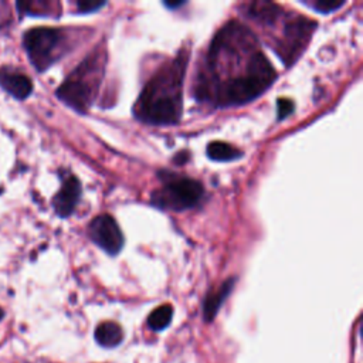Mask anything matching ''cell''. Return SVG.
<instances>
[{"label": "cell", "mask_w": 363, "mask_h": 363, "mask_svg": "<svg viewBox=\"0 0 363 363\" xmlns=\"http://www.w3.org/2000/svg\"><path fill=\"white\" fill-rule=\"evenodd\" d=\"M79 197H81V183L75 176H68L62 182L61 189L52 199V206L55 213L61 217L69 216L74 211Z\"/></svg>", "instance_id": "cell-8"}, {"label": "cell", "mask_w": 363, "mask_h": 363, "mask_svg": "<svg viewBox=\"0 0 363 363\" xmlns=\"http://www.w3.org/2000/svg\"><path fill=\"white\" fill-rule=\"evenodd\" d=\"M173 316V308L170 305H162L152 311V313L147 318V325L155 330L164 329Z\"/></svg>", "instance_id": "cell-14"}, {"label": "cell", "mask_w": 363, "mask_h": 363, "mask_svg": "<svg viewBox=\"0 0 363 363\" xmlns=\"http://www.w3.org/2000/svg\"><path fill=\"white\" fill-rule=\"evenodd\" d=\"M233 285H234V278L227 279V281H224L221 284L220 288L211 291L207 295V298L204 301V306H203V313H204L206 320H211L214 318V315L217 313L220 305L223 303V301L227 298V295L233 289Z\"/></svg>", "instance_id": "cell-10"}, {"label": "cell", "mask_w": 363, "mask_h": 363, "mask_svg": "<svg viewBox=\"0 0 363 363\" xmlns=\"http://www.w3.org/2000/svg\"><path fill=\"white\" fill-rule=\"evenodd\" d=\"M275 78L277 72L254 34L245 26L230 21L211 41L196 96L220 106L241 105L259 96Z\"/></svg>", "instance_id": "cell-1"}, {"label": "cell", "mask_w": 363, "mask_h": 363, "mask_svg": "<svg viewBox=\"0 0 363 363\" xmlns=\"http://www.w3.org/2000/svg\"><path fill=\"white\" fill-rule=\"evenodd\" d=\"M248 16L262 24H272L282 16V10L271 1H254L248 4Z\"/></svg>", "instance_id": "cell-11"}, {"label": "cell", "mask_w": 363, "mask_h": 363, "mask_svg": "<svg viewBox=\"0 0 363 363\" xmlns=\"http://www.w3.org/2000/svg\"><path fill=\"white\" fill-rule=\"evenodd\" d=\"M105 47H98L57 89V96L78 112H85L98 94L105 72Z\"/></svg>", "instance_id": "cell-3"}, {"label": "cell", "mask_w": 363, "mask_h": 363, "mask_svg": "<svg viewBox=\"0 0 363 363\" xmlns=\"http://www.w3.org/2000/svg\"><path fill=\"white\" fill-rule=\"evenodd\" d=\"M294 102L291 99L286 98H279L278 104H277V112H278V119H284L288 115L292 113L294 111Z\"/></svg>", "instance_id": "cell-16"}, {"label": "cell", "mask_w": 363, "mask_h": 363, "mask_svg": "<svg viewBox=\"0 0 363 363\" xmlns=\"http://www.w3.org/2000/svg\"><path fill=\"white\" fill-rule=\"evenodd\" d=\"M203 186L197 180L187 177L169 179L160 190L152 194V203L159 208L180 211L194 207L203 197Z\"/></svg>", "instance_id": "cell-4"}, {"label": "cell", "mask_w": 363, "mask_h": 363, "mask_svg": "<svg viewBox=\"0 0 363 363\" xmlns=\"http://www.w3.org/2000/svg\"><path fill=\"white\" fill-rule=\"evenodd\" d=\"M89 238L105 252L115 255L123 247V235L122 231L109 214L96 216L88 225Z\"/></svg>", "instance_id": "cell-7"}, {"label": "cell", "mask_w": 363, "mask_h": 363, "mask_svg": "<svg viewBox=\"0 0 363 363\" xmlns=\"http://www.w3.org/2000/svg\"><path fill=\"white\" fill-rule=\"evenodd\" d=\"M189 52L163 65L145 85L135 104V116L152 125H174L182 115V89Z\"/></svg>", "instance_id": "cell-2"}, {"label": "cell", "mask_w": 363, "mask_h": 363, "mask_svg": "<svg viewBox=\"0 0 363 363\" xmlns=\"http://www.w3.org/2000/svg\"><path fill=\"white\" fill-rule=\"evenodd\" d=\"M123 332L122 328L115 322H102L95 329V340L105 347L116 346L122 342Z\"/></svg>", "instance_id": "cell-12"}, {"label": "cell", "mask_w": 363, "mask_h": 363, "mask_svg": "<svg viewBox=\"0 0 363 363\" xmlns=\"http://www.w3.org/2000/svg\"><path fill=\"white\" fill-rule=\"evenodd\" d=\"M182 4H184V1H164V6L169 9H176V7H180Z\"/></svg>", "instance_id": "cell-18"}, {"label": "cell", "mask_w": 363, "mask_h": 363, "mask_svg": "<svg viewBox=\"0 0 363 363\" xmlns=\"http://www.w3.org/2000/svg\"><path fill=\"white\" fill-rule=\"evenodd\" d=\"M105 6V1H92V0H85V1H78L77 7L81 13H88V11H95L99 7Z\"/></svg>", "instance_id": "cell-17"}, {"label": "cell", "mask_w": 363, "mask_h": 363, "mask_svg": "<svg viewBox=\"0 0 363 363\" xmlns=\"http://www.w3.org/2000/svg\"><path fill=\"white\" fill-rule=\"evenodd\" d=\"M316 23L302 16H295L284 26V35L277 43L275 51L286 65H291L305 50Z\"/></svg>", "instance_id": "cell-6"}, {"label": "cell", "mask_w": 363, "mask_h": 363, "mask_svg": "<svg viewBox=\"0 0 363 363\" xmlns=\"http://www.w3.org/2000/svg\"><path fill=\"white\" fill-rule=\"evenodd\" d=\"M0 86L17 99H26L33 91L31 79L20 72L0 69Z\"/></svg>", "instance_id": "cell-9"}, {"label": "cell", "mask_w": 363, "mask_h": 363, "mask_svg": "<svg viewBox=\"0 0 363 363\" xmlns=\"http://www.w3.org/2000/svg\"><path fill=\"white\" fill-rule=\"evenodd\" d=\"M1 318H3V311L0 309V319H1Z\"/></svg>", "instance_id": "cell-19"}, {"label": "cell", "mask_w": 363, "mask_h": 363, "mask_svg": "<svg viewBox=\"0 0 363 363\" xmlns=\"http://www.w3.org/2000/svg\"><path fill=\"white\" fill-rule=\"evenodd\" d=\"M61 41V31L50 27L31 28L23 38L30 61L38 71L47 69L55 61Z\"/></svg>", "instance_id": "cell-5"}, {"label": "cell", "mask_w": 363, "mask_h": 363, "mask_svg": "<svg viewBox=\"0 0 363 363\" xmlns=\"http://www.w3.org/2000/svg\"><path fill=\"white\" fill-rule=\"evenodd\" d=\"M241 155H242L241 150L235 149L234 146L225 142H211L207 146V156L213 160H218V162L234 160V159H238Z\"/></svg>", "instance_id": "cell-13"}, {"label": "cell", "mask_w": 363, "mask_h": 363, "mask_svg": "<svg viewBox=\"0 0 363 363\" xmlns=\"http://www.w3.org/2000/svg\"><path fill=\"white\" fill-rule=\"evenodd\" d=\"M303 4H308L309 7L320 13H329L342 7L345 1L343 0H313V1H303Z\"/></svg>", "instance_id": "cell-15"}]
</instances>
